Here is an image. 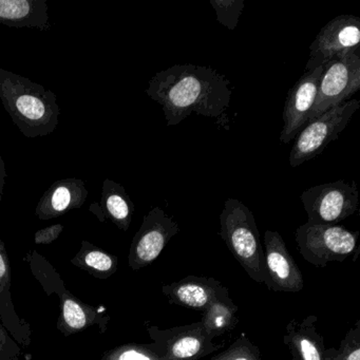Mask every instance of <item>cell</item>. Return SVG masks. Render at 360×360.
I'll return each instance as SVG.
<instances>
[{"mask_svg": "<svg viewBox=\"0 0 360 360\" xmlns=\"http://www.w3.org/2000/svg\"><path fill=\"white\" fill-rule=\"evenodd\" d=\"M90 210L104 222L109 219L117 229L127 231L134 214V204L119 183L105 179L100 204H92Z\"/></svg>", "mask_w": 360, "mask_h": 360, "instance_id": "ac0fdd59", "label": "cell"}, {"mask_svg": "<svg viewBox=\"0 0 360 360\" xmlns=\"http://www.w3.org/2000/svg\"><path fill=\"white\" fill-rule=\"evenodd\" d=\"M265 282L271 292H299L304 280L296 261L278 231L264 233Z\"/></svg>", "mask_w": 360, "mask_h": 360, "instance_id": "7c38bea8", "label": "cell"}, {"mask_svg": "<svg viewBox=\"0 0 360 360\" xmlns=\"http://www.w3.org/2000/svg\"><path fill=\"white\" fill-rule=\"evenodd\" d=\"M317 322L315 315L307 316L301 321L292 319L288 322L283 342L292 360H328L323 336L316 328Z\"/></svg>", "mask_w": 360, "mask_h": 360, "instance_id": "2e32d148", "label": "cell"}, {"mask_svg": "<svg viewBox=\"0 0 360 360\" xmlns=\"http://www.w3.org/2000/svg\"><path fill=\"white\" fill-rule=\"evenodd\" d=\"M0 101L27 138L49 136L58 127L60 109L56 94L3 68H0Z\"/></svg>", "mask_w": 360, "mask_h": 360, "instance_id": "7a4b0ae2", "label": "cell"}, {"mask_svg": "<svg viewBox=\"0 0 360 360\" xmlns=\"http://www.w3.org/2000/svg\"><path fill=\"white\" fill-rule=\"evenodd\" d=\"M63 231H64V225L63 224H54L46 227V229H39L34 236L35 244H37V245L51 244L52 242L56 241L60 237Z\"/></svg>", "mask_w": 360, "mask_h": 360, "instance_id": "4316f807", "label": "cell"}, {"mask_svg": "<svg viewBox=\"0 0 360 360\" xmlns=\"http://www.w3.org/2000/svg\"><path fill=\"white\" fill-rule=\"evenodd\" d=\"M359 231H351L341 225L305 223L295 233L299 252L307 262L326 267L330 262H343L358 245Z\"/></svg>", "mask_w": 360, "mask_h": 360, "instance_id": "5b68a950", "label": "cell"}, {"mask_svg": "<svg viewBox=\"0 0 360 360\" xmlns=\"http://www.w3.org/2000/svg\"><path fill=\"white\" fill-rule=\"evenodd\" d=\"M207 360H263L261 351L245 333H242L225 351Z\"/></svg>", "mask_w": 360, "mask_h": 360, "instance_id": "603a6c76", "label": "cell"}, {"mask_svg": "<svg viewBox=\"0 0 360 360\" xmlns=\"http://www.w3.org/2000/svg\"><path fill=\"white\" fill-rule=\"evenodd\" d=\"M219 235L233 258L256 283L265 282L264 250L252 210L237 199H229L220 214Z\"/></svg>", "mask_w": 360, "mask_h": 360, "instance_id": "277c9868", "label": "cell"}, {"mask_svg": "<svg viewBox=\"0 0 360 360\" xmlns=\"http://www.w3.org/2000/svg\"><path fill=\"white\" fill-rule=\"evenodd\" d=\"M239 307L235 304L231 297L214 300L205 311L202 313L200 320L206 334L212 339L226 335L237 326L239 319L237 313Z\"/></svg>", "mask_w": 360, "mask_h": 360, "instance_id": "ffe728a7", "label": "cell"}, {"mask_svg": "<svg viewBox=\"0 0 360 360\" xmlns=\"http://www.w3.org/2000/svg\"><path fill=\"white\" fill-rule=\"evenodd\" d=\"M11 264L5 243L0 239V320L18 345H31L30 324L22 319L12 300Z\"/></svg>", "mask_w": 360, "mask_h": 360, "instance_id": "e0dca14e", "label": "cell"}, {"mask_svg": "<svg viewBox=\"0 0 360 360\" xmlns=\"http://www.w3.org/2000/svg\"><path fill=\"white\" fill-rule=\"evenodd\" d=\"M155 351L167 360H200L222 349L223 343L210 338L201 322L174 326L162 330L159 326L147 328Z\"/></svg>", "mask_w": 360, "mask_h": 360, "instance_id": "9c48e42d", "label": "cell"}, {"mask_svg": "<svg viewBox=\"0 0 360 360\" xmlns=\"http://www.w3.org/2000/svg\"><path fill=\"white\" fill-rule=\"evenodd\" d=\"M88 197L87 187L81 179L66 178L56 181L41 195L35 214L39 220H51L81 208Z\"/></svg>", "mask_w": 360, "mask_h": 360, "instance_id": "9a60e30c", "label": "cell"}, {"mask_svg": "<svg viewBox=\"0 0 360 360\" xmlns=\"http://www.w3.org/2000/svg\"><path fill=\"white\" fill-rule=\"evenodd\" d=\"M360 20L354 15L333 18L309 46L307 71L326 64L341 54L360 53Z\"/></svg>", "mask_w": 360, "mask_h": 360, "instance_id": "8fae6325", "label": "cell"}, {"mask_svg": "<svg viewBox=\"0 0 360 360\" xmlns=\"http://www.w3.org/2000/svg\"><path fill=\"white\" fill-rule=\"evenodd\" d=\"M162 292L170 304L203 313L214 300L229 296L222 282L206 276L188 275L183 279L162 286Z\"/></svg>", "mask_w": 360, "mask_h": 360, "instance_id": "5bb4252c", "label": "cell"}, {"mask_svg": "<svg viewBox=\"0 0 360 360\" xmlns=\"http://www.w3.org/2000/svg\"><path fill=\"white\" fill-rule=\"evenodd\" d=\"M360 90V53L341 54L323 65L309 122L347 102Z\"/></svg>", "mask_w": 360, "mask_h": 360, "instance_id": "52a82bcc", "label": "cell"}, {"mask_svg": "<svg viewBox=\"0 0 360 360\" xmlns=\"http://www.w3.org/2000/svg\"><path fill=\"white\" fill-rule=\"evenodd\" d=\"M323 71V65L304 75L288 90L283 108V128L280 134L282 144L294 140L307 125L309 113L317 96L318 83Z\"/></svg>", "mask_w": 360, "mask_h": 360, "instance_id": "4fadbf2b", "label": "cell"}, {"mask_svg": "<svg viewBox=\"0 0 360 360\" xmlns=\"http://www.w3.org/2000/svg\"><path fill=\"white\" fill-rule=\"evenodd\" d=\"M301 201L311 224L338 225L358 210L359 193L356 183L337 181L316 185L301 193Z\"/></svg>", "mask_w": 360, "mask_h": 360, "instance_id": "ba28073f", "label": "cell"}, {"mask_svg": "<svg viewBox=\"0 0 360 360\" xmlns=\"http://www.w3.org/2000/svg\"><path fill=\"white\" fill-rule=\"evenodd\" d=\"M217 20L229 30H235L244 9L243 0H210Z\"/></svg>", "mask_w": 360, "mask_h": 360, "instance_id": "d4e9b609", "label": "cell"}, {"mask_svg": "<svg viewBox=\"0 0 360 360\" xmlns=\"http://www.w3.org/2000/svg\"><path fill=\"white\" fill-rule=\"evenodd\" d=\"M359 107V101H347L309 122L295 138L290 153V166L298 167L321 155L330 142L338 139Z\"/></svg>", "mask_w": 360, "mask_h": 360, "instance_id": "8992f818", "label": "cell"}, {"mask_svg": "<svg viewBox=\"0 0 360 360\" xmlns=\"http://www.w3.org/2000/svg\"><path fill=\"white\" fill-rule=\"evenodd\" d=\"M71 263L94 277L107 279L117 273L119 259L115 255L109 254L84 240L81 250L73 257Z\"/></svg>", "mask_w": 360, "mask_h": 360, "instance_id": "44dd1931", "label": "cell"}, {"mask_svg": "<svg viewBox=\"0 0 360 360\" xmlns=\"http://www.w3.org/2000/svg\"><path fill=\"white\" fill-rule=\"evenodd\" d=\"M101 360H167L161 357L151 343H127L111 349Z\"/></svg>", "mask_w": 360, "mask_h": 360, "instance_id": "7402d4cb", "label": "cell"}, {"mask_svg": "<svg viewBox=\"0 0 360 360\" xmlns=\"http://www.w3.org/2000/svg\"><path fill=\"white\" fill-rule=\"evenodd\" d=\"M26 261L35 279L41 283L47 295L56 294L60 298V315L58 328L62 334L70 336L94 326H98L101 333L106 332L110 317L105 307L87 304L69 292L60 274L37 250L29 252Z\"/></svg>", "mask_w": 360, "mask_h": 360, "instance_id": "3957f363", "label": "cell"}, {"mask_svg": "<svg viewBox=\"0 0 360 360\" xmlns=\"http://www.w3.org/2000/svg\"><path fill=\"white\" fill-rule=\"evenodd\" d=\"M147 96L161 105L166 126L179 125L189 115L219 119L231 103V82L212 67L174 65L149 81Z\"/></svg>", "mask_w": 360, "mask_h": 360, "instance_id": "6da1fadb", "label": "cell"}, {"mask_svg": "<svg viewBox=\"0 0 360 360\" xmlns=\"http://www.w3.org/2000/svg\"><path fill=\"white\" fill-rule=\"evenodd\" d=\"M0 24L12 28L50 29L47 0H0Z\"/></svg>", "mask_w": 360, "mask_h": 360, "instance_id": "d6986e66", "label": "cell"}, {"mask_svg": "<svg viewBox=\"0 0 360 360\" xmlns=\"http://www.w3.org/2000/svg\"><path fill=\"white\" fill-rule=\"evenodd\" d=\"M22 349L0 321V360H20Z\"/></svg>", "mask_w": 360, "mask_h": 360, "instance_id": "484cf974", "label": "cell"}, {"mask_svg": "<svg viewBox=\"0 0 360 360\" xmlns=\"http://www.w3.org/2000/svg\"><path fill=\"white\" fill-rule=\"evenodd\" d=\"M6 178H7V172H6L5 161L0 155V203L3 200L4 187H5Z\"/></svg>", "mask_w": 360, "mask_h": 360, "instance_id": "83f0119b", "label": "cell"}, {"mask_svg": "<svg viewBox=\"0 0 360 360\" xmlns=\"http://www.w3.org/2000/svg\"><path fill=\"white\" fill-rule=\"evenodd\" d=\"M328 360H360V320L352 326L338 349H328Z\"/></svg>", "mask_w": 360, "mask_h": 360, "instance_id": "cb8c5ba5", "label": "cell"}, {"mask_svg": "<svg viewBox=\"0 0 360 360\" xmlns=\"http://www.w3.org/2000/svg\"><path fill=\"white\" fill-rule=\"evenodd\" d=\"M179 231L180 227L172 217L162 208H153L132 239L128 255L130 269L139 271L155 262Z\"/></svg>", "mask_w": 360, "mask_h": 360, "instance_id": "30bf717a", "label": "cell"}]
</instances>
